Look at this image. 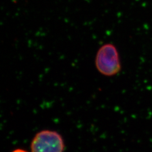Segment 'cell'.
Listing matches in <instances>:
<instances>
[{
	"label": "cell",
	"mask_w": 152,
	"mask_h": 152,
	"mask_svg": "<svg viewBox=\"0 0 152 152\" xmlns=\"http://www.w3.org/2000/svg\"><path fill=\"white\" fill-rule=\"evenodd\" d=\"M95 66L104 76L112 77L121 70L120 55L113 44L107 43L101 46L96 55Z\"/></svg>",
	"instance_id": "cell-1"
},
{
	"label": "cell",
	"mask_w": 152,
	"mask_h": 152,
	"mask_svg": "<svg viewBox=\"0 0 152 152\" xmlns=\"http://www.w3.org/2000/svg\"><path fill=\"white\" fill-rule=\"evenodd\" d=\"M30 148L31 152H64L65 143L58 132L43 130L33 137Z\"/></svg>",
	"instance_id": "cell-2"
},
{
	"label": "cell",
	"mask_w": 152,
	"mask_h": 152,
	"mask_svg": "<svg viewBox=\"0 0 152 152\" xmlns=\"http://www.w3.org/2000/svg\"><path fill=\"white\" fill-rule=\"evenodd\" d=\"M11 152H28L26 151V150H25V149H21V148H17V149H14V150H13Z\"/></svg>",
	"instance_id": "cell-3"
}]
</instances>
